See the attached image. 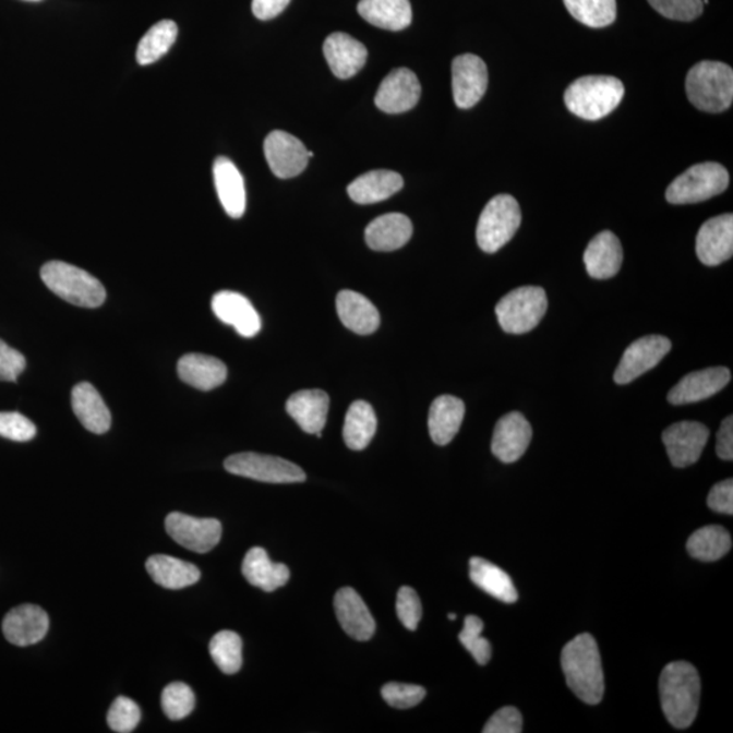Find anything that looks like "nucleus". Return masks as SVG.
<instances>
[{
    "label": "nucleus",
    "mask_w": 733,
    "mask_h": 733,
    "mask_svg": "<svg viewBox=\"0 0 733 733\" xmlns=\"http://www.w3.org/2000/svg\"><path fill=\"white\" fill-rule=\"evenodd\" d=\"M561 665L566 683L576 697L588 705L602 701L604 675L596 638L582 633L566 644L561 654Z\"/></svg>",
    "instance_id": "nucleus-1"
},
{
    "label": "nucleus",
    "mask_w": 733,
    "mask_h": 733,
    "mask_svg": "<svg viewBox=\"0 0 733 733\" xmlns=\"http://www.w3.org/2000/svg\"><path fill=\"white\" fill-rule=\"evenodd\" d=\"M660 701L665 718L677 730H686L697 718L701 680L687 662H672L660 675Z\"/></svg>",
    "instance_id": "nucleus-2"
},
{
    "label": "nucleus",
    "mask_w": 733,
    "mask_h": 733,
    "mask_svg": "<svg viewBox=\"0 0 733 733\" xmlns=\"http://www.w3.org/2000/svg\"><path fill=\"white\" fill-rule=\"evenodd\" d=\"M624 94V85L614 76H582L566 88L564 101L577 118L596 121L618 108Z\"/></svg>",
    "instance_id": "nucleus-3"
},
{
    "label": "nucleus",
    "mask_w": 733,
    "mask_h": 733,
    "mask_svg": "<svg viewBox=\"0 0 733 733\" xmlns=\"http://www.w3.org/2000/svg\"><path fill=\"white\" fill-rule=\"evenodd\" d=\"M686 93L699 110L721 113L731 108L733 99V71L721 61L705 60L688 71Z\"/></svg>",
    "instance_id": "nucleus-4"
},
{
    "label": "nucleus",
    "mask_w": 733,
    "mask_h": 733,
    "mask_svg": "<svg viewBox=\"0 0 733 733\" xmlns=\"http://www.w3.org/2000/svg\"><path fill=\"white\" fill-rule=\"evenodd\" d=\"M41 279L55 296L77 308L96 309L107 299L101 281L63 261H49L41 268Z\"/></svg>",
    "instance_id": "nucleus-5"
},
{
    "label": "nucleus",
    "mask_w": 733,
    "mask_h": 733,
    "mask_svg": "<svg viewBox=\"0 0 733 733\" xmlns=\"http://www.w3.org/2000/svg\"><path fill=\"white\" fill-rule=\"evenodd\" d=\"M548 310L546 292L541 287H520L496 305L500 326L509 335H525L536 329Z\"/></svg>",
    "instance_id": "nucleus-6"
},
{
    "label": "nucleus",
    "mask_w": 733,
    "mask_h": 733,
    "mask_svg": "<svg viewBox=\"0 0 733 733\" xmlns=\"http://www.w3.org/2000/svg\"><path fill=\"white\" fill-rule=\"evenodd\" d=\"M730 185V175L723 165L707 163L692 166L676 177L665 192L670 204H696L718 196Z\"/></svg>",
    "instance_id": "nucleus-7"
},
{
    "label": "nucleus",
    "mask_w": 733,
    "mask_h": 733,
    "mask_svg": "<svg viewBox=\"0 0 733 733\" xmlns=\"http://www.w3.org/2000/svg\"><path fill=\"white\" fill-rule=\"evenodd\" d=\"M521 224L518 202L509 194H498L485 205L477 225V242L485 253H496L513 240Z\"/></svg>",
    "instance_id": "nucleus-8"
},
{
    "label": "nucleus",
    "mask_w": 733,
    "mask_h": 733,
    "mask_svg": "<svg viewBox=\"0 0 733 733\" xmlns=\"http://www.w3.org/2000/svg\"><path fill=\"white\" fill-rule=\"evenodd\" d=\"M229 473L269 484H296L305 481L304 471L290 460L257 453H240L226 459Z\"/></svg>",
    "instance_id": "nucleus-9"
},
{
    "label": "nucleus",
    "mask_w": 733,
    "mask_h": 733,
    "mask_svg": "<svg viewBox=\"0 0 733 733\" xmlns=\"http://www.w3.org/2000/svg\"><path fill=\"white\" fill-rule=\"evenodd\" d=\"M671 341L664 336L652 335L638 338L627 347L620 365L616 366L615 383L627 385L654 369L671 351Z\"/></svg>",
    "instance_id": "nucleus-10"
},
{
    "label": "nucleus",
    "mask_w": 733,
    "mask_h": 733,
    "mask_svg": "<svg viewBox=\"0 0 733 733\" xmlns=\"http://www.w3.org/2000/svg\"><path fill=\"white\" fill-rule=\"evenodd\" d=\"M166 531L179 545L194 553H208L218 545L221 538L219 520L194 518L181 513L168 515Z\"/></svg>",
    "instance_id": "nucleus-11"
},
{
    "label": "nucleus",
    "mask_w": 733,
    "mask_h": 733,
    "mask_svg": "<svg viewBox=\"0 0 733 733\" xmlns=\"http://www.w3.org/2000/svg\"><path fill=\"white\" fill-rule=\"evenodd\" d=\"M264 153L272 173L283 180L301 175L310 159L304 144L285 131H274L266 136Z\"/></svg>",
    "instance_id": "nucleus-12"
},
{
    "label": "nucleus",
    "mask_w": 733,
    "mask_h": 733,
    "mask_svg": "<svg viewBox=\"0 0 733 733\" xmlns=\"http://www.w3.org/2000/svg\"><path fill=\"white\" fill-rule=\"evenodd\" d=\"M671 464L675 468H687L701 457L709 438V430L697 421H681L672 424L662 435Z\"/></svg>",
    "instance_id": "nucleus-13"
},
{
    "label": "nucleus",
    "mask_w": 733,
    "mask_h": 733,
    "mask_svg": "<svg viewBox=\"0 0 733 733\" xmlns=\"http://www.w3.org/2000/svg\"><path fill=\"white\" fill-rule=\"evenodd\" d=\"M488 88V69L484 60L466 53L453 61L454 101L460 109H470L481 101Z\"/></svg>",
    "instance_id": "nucleus-14"
},
{
    "label": "nucleus",
    "mask_w": 733,
    "mask_h": 733,
    "mask_svg": "<svg viewBox=\"0 0 733 733\" xmlns=\"http://www.w3.org/2000/svg\"><path fill=\"white\" fill-rule=\"evenodd\" d=\"M421 85L418 75L408 69L393 70L377 88L375 105L382 112L397 115L408 112L418 105Z\"/></svg>",
    "instance_id": "nucleus-15"
},
{
    "label": "nucleus",
    "mask_w": 733,
    "mask_h": 733,
    "mask_svg": "<svg viewBox=\"0 0 733 733\" xmlns=\"http://www.w3.org/2000/svg\"><path fill=\"white\" fill-rule=\"evenodd\" d=\"M532 428L519 412L503 416L494 428L492 453L504 464H514L524 457L530 446Z\"/></svg>",
    "instance_id": "nucleus-16"
},
{
    "label": "nucleus",
    "mask_w": 733,
    "mask_h": 733,
    "mask_svg": "<svg viewBox=\"0 0 733 733\" xmlns=\"http://www.w3.org/2000/svg\"><path fill=\"white\" fill-rule=\"evenodd\" d=\"M696 250L704 265L718 266L733 254V215L723 214L705 221L698 231Z\"/></svg>",
    "instance_id": "nucleus-17"
},
{
    "label": "nucleus",
    "mask_w": 733,
    "mask_h": 733,
    "mask_svg": "<svg viewBox=\"0 0 733 733\" xmlns=\"http://www.w3.org/2000/svg\"><path fill=\"white\" fill-rule=\"evenodd\" d=\"M731 381V371L726 366L692 372L683 376L669 393L672 405H687L704 401L723 390Z\"/></svg>",
    "instance_id": "nucleus-18"
},
{
    "label": "nucleus",
    "mask_w": 733,
    "mask_h": 733,
    "mask_svg": "<svg viewBox=\"0 0 733 733\" xmlns=\"http://www.w3.org/2000/svg\"><path fill=\"white\" fill-rule=\"evenodd\" d=\"M2 629L4 637L14 646H33L47 636L49 616L35 604H22L4 616Z\"/></svg>",
    "instance_id": "nucleus-19"
},
{
    "label": "nucleus",
    "mask_w": 733,
    "mask_h": 733,
    "mask_svg": "<svg viewBox=\"0 0 733 733\" xmlns=\"http://www.w3.org/2000/svg\"><path fill=\"white\" fill-rule=\"evenodd\" d=\"M335 609L338 622L348 636L358 641H366L374 636L376 629L374 616L353 588L344 587L337 591Z\"/></svg>",
    "instance_id": "nucleus-20"
},
{
    "label": "nucleus",
    "mask_w": 733,
    "mask_h": 733,
    "mask_svg": "<svg viewBox=\"0 0 733 733\" xmlns=\"http://www.w3.org/2000/svg\"><path fill=\"white\" fill-rule=\"evenodd\" d=\"M324 55L333 74L349 80L363 69L369 51L362 43L346 33H333L324 44Z\"/></svg>",
    "instance_id": "nucleus-21"
},
{
    "label": "nucleus",
    "mask_w": 733,
    "mask_h": 733,
    "mask_svg": "<svg viewBox=\"0 0 733 733\" xmlns=\"http://www.w3.org/2000/svg\"><path fill=\"white\" fill-rule=\"evenodd\" d=\"M213 310L226 325L242 337H254L261 331V319L247 297L235 291H220L213 298Z\"/></svg>",
    "instance_id": "nucleus-22"
},
{
    "label": "nucleus",
    "mask_w": 733,
    "mask_h": 733,
    "mask_svg": "<svg viewBox=\"0 0 733 733\" xmlns=\"http://www.w3.org/2000/svg\"><path fill=\"white\" fill-rule=\"evenodd\" d=\"M412 221L404 214H386L372 220L365 229V242L376 252H394L412 238Z\"/></svg>",
    "instance_id": "nucleus-23"
},
{
    "label": "nucleus",
    "mask_w": 733,
    "mask_h": 733,
    "mask_svg": "<svg viewBox=\"0 0 733 733\" xmlns=\"http://www.w3.org/2000/svg\"><path fill=\"white\" fill-rule=\"evenodd\" d=\"M624 260L618 238L611 231L599 232L588 243L585 264L592 279L606 280L618 274Z\"/></svg>",
    "instance_id": "nucleus-24"
},
{
    "label": "nucleus",
    "mask_w": 733,
    "mask_h": 733,
    "mask_svg": "<svg viewBox=\"0 0 733 733\" xmlns=\"http://www.w3.org/2000/svg\"><path fill=\"white\" fill-rule=\"evenodd\" d=\"M71 405L77 420L87 431L103 435L112 425L107 404L91 383L83 382L72 388Z\"/></svg>",
    "instance_id": "nucleus-25"
},
{
    "label": "nucleus",
    "mask_w": 733,
    "mask_h": 733,
    "mask_svg": "<svg viewBox=\"0 0 733 733\" xmlns=\"http://www.w3.org/2000/svg\"><path fill=\"white\" fill-rule=\"evenodd\" d=\"M331 398L325 392L302 390L288 398L286 409L305 433L316 435L324 430L329 412Z\"/></svg>",
    "instance_id": "nucleus-26"
},
{
    "label": "nucleus",
    "mask_w": 733,
    "mask_h": 733,
    "mask_svg": "<svg viewBox=\"0 0 733 733\" xmlns=\"http://www.w3.org/2000/svg\"><path fill=\"white\" fill-rule=\"evenodd\" d=\"M177 372L182 382L203 392L213 390L227 380L226 364L203 353L183 355L177 364Z\"/></svg>",
    "instance_id": "nucleus-27"
},
{
    "label": "nucleus",
    "mask_w": 733,
    "mask_h": 733,
    "mask_svg": "<svg viewBox=\"0 0 733 733\" xmlns=\"http://www.w3.org/2000/svg\"><path fill=\"white\" fill-rule=\"evenodd\" d=\"M214 180L227 215L240 219L247 209V191L241 171L229 158L219 157L214 164Z\"/></svg>",
    "instance_id": "nucleus-28"
},
{
    "label": "nucleus",
    "mask_w": 733,
    "mask_h": 733,
    "mask_svg": "<svg viewBox=\"0 0 733 733\" xmlns=\"http://www.w3.org/2000/svg\"><path fill=\"white\" fill-rule=\"evenodd\" d=\"M336 305L343 325L357 335H371L381 325L380 311L362 293L344 290L338 293Z\"/></svg>",
    "instance_id": "nucleus-29"
},
{
    "label": "nucleus",
    "mask_w": 733,
    "mask_h": 733,
    "mask_svg": "<svg viewBox=\"0 0 733 733\" xmlns=\"http://www.w3.org/2000/svg\"><path fill=\"white\" fill-rule=\"evenodd\" d=\"M242 574L250 585L266 592L275 591L290 580V569L285 564L272 563L263 548L250 549L244 555Z\"/></svg>",
    "instance_id": "nucleus-30"
},
{
    "label": "nucleus",
    "mask_w": 733,
    "mask_h": 733,
    "mask_svg": "<svg viewBox=\"0 0 733 733\" xmlns=\"http://www.w3.org/2000/svg\"><path fill=\"white\" fill-rule=\"evenodd\" d=\"M465 410L462 399L453 396H441L432 402L428 428L437 446H446L457 436L465 419Z\"/></svg>",
    "instance_id": "nucleus-31"
},
{
    "label": "nucleus",
    "mask_w": 733,
    "mask_h": 733,
    "mask_svg": "<svg viewBox=\"0 0 733 733\" xmlns=\"http://www.w3.org/2000/svg\"><path fill=\"white\" fill-rule=\"evenodd\" d=\"M404 179L392 170H372L349 183V197L358 204H375L401 191Z\"/></svg>",
    "instance_id": "nucleus-32"
},
{
    "label": "nucleus",
    "mask_w": 733,
    "mask_h": 733,
    "mask_svg": "<svg viewBox=\"0 0 733 733\" xmlns=\"http://www.w3.org/2000/svg\"><path fill=\"white\" fill-rule=\"evenodd\" d=\"M359 14L381 29L399 32L412 24L410 0H360Z\"/></svg>",
    "instance_id": "nucleus-33"
},
{
    "label": "nucleus",
    "mask_w": 733,
    "mask_h": 733,
    "mask_svg": "<svg viewBox=\"0 0 733 733\" xmlns=\"http://www.w3.org/2000/svg\"><path fill=\"white\" fill-rule=\"evenodd\" d=\"M146 569L157 585L168 590L196 585L202 577L196 565L166 554L152 555L147 560Z\"/></svg>",
    "instance_id": "nucleus-34"
},
{
    "label": "nucleus",
    "mask_w": 733,
    "mask_h": 733,
    "mask_svg": "<svg viewBox=\"0 0 733 733\" xmlns=\"http://www.w3.org/2000/svg\"><path fill=\"white\" fill-rule=\"evenodd\" d=\"M469 568L471 581L481 588V590L489 593V596L504 603H515L518 601V591H516L507 572L480 557L471 558Z\"/></svg>",
    "instance_id": "nucleus-35"
},
{
    "label": "nucleus",
    "mask_w": 733,
    "mask_h": 733,
    "mask_svg": "<svg viewBox=\"0 0 733 733\" xmlns=\"http://www.w3.org/2000/svg\"><path fill=\"white\" fill-rule=\"evenodd\" d=\"M377 420L374 408L369 402L357 401L351 405L344 423V442L355 452H362L374 437Z\"/></svg>",
    "instance_id": "nucleus-36"
},
{
    "label": "nucleus",
    "mask_w": 733,
    "mask_h": 733,
    "mask_svg": "<svg viewBox=\"0 0 733 733\" xmlns=\"http://www.w3.org/2000/svg\"><path fill=\"white\" fill-rule=\"evenodd\" d=\"M732 548L730 532L721 526H707L693 532L687 541V552L699 561H718Z\"/></svg>",
    "instance_id": "nucleus-37"
},
{
    "label": "nucleus",
    "mask_w": 733,
    "mask_h": 733,
    "mask_svg": "<svg viewBox=\"0 0 733 733\" xmlns=\"http://www.w3.org/2000/svg\"><path fill=\"white\" fill-rule=\"evenodd\" d=\"M179 35L176 22L164 20L155 24L139 43L136 60L141 65L155 63L170 51Z\"/></svg>",
    "instance_id": "nucleus-38"
},
{
    "label": "nucleus",
    "mask_w": 733,
    "mask_h": 733,
    "mask_svg": "<svg viewBox=\"0 0 733 733\" xmlns=\"http://www.w3.org/2000/svg\"><path fill=\"white\" fill-rule=\"evenodd\" d=\"M565 8L580 24L606 27L616 19V0H564Z\"/></svg>",
    "instance_id": "nucleus-39"
},
{
    "label": "nucleus",
    "mask_w": 733,
    "mask_h": 733,
    "mask_svg": "<svg viewBox=\"0 0 733 733\" xmlns=\"http://www.w3.org/2000/svg\"><path fill=\"white\" fill-rule=\"evenodd\" d=\"M211 658L221 672L237 674L242 668V640L231 630H221L209 642Z\"/></svg>",
    "instance_id": "nucleus-40"
},
{
    "label": "nucleus",
    "mask_w": 733,
    "mask_h": 733,
    "mask_svg": "<svg viewBox=\"0 0 733 733\" xmlns=\"http://www.w3.org/2000/svg\"><path fill=\"white\" fill-rule=\"evenodd\" d=\"M194 693L185 683L175 682L165 687L163 693V709L170 720H182L193 712Z\"/></svg>",
    "instance_id": "nucleus-41"
},
{
    "label": "nucleus",
    "mask_w": 733,
    "mask_h": 733,
    "mask_svg": "<svg viewBox=\"0 0 733 733\" xmlns=\"http://www.w3.org/2000/svg\"><path fill=\"white\" fill-rule=\"evenodd\" d=\"M484 622L476 615L466 616L464 630L459 633V641L468 649L476 662L485 665L492 657L491 642L482 637Z\"/></svg>",
    "instance_id": "nucleus-42"
},
{
    "label": "nucleus",
    "mask_w": 733,
    "mask_h": 733,
    "mask_svg": "<svg viewBox=\"0 0 733 733\" xmlns=\"http://www.w3.org/2000/svg\"><path fill=\"white\" fill-rule=\"evenodd\" d=\"M142 713L136 702L127 697H119L108 712L109 729L118 733L135 731Z\"/></svg>",
    "instance_id": "nucleus-43"
},
{
    "label": "nucleus",
    "mask_w": 733,
    "mask_h": 733,
    "mask_svg": "<svg viewBox=\"0 0 733 733\" xmlns=\"http://www.w3.org/2000/svg\"><path fill=\"white\" fill-rule=\"evenodd\" d=\"M659 14L674 21H694L702 14V0H648Z\"/></svg>",
    "instance_id": "nucleus-44"
},
{
    "label": "nucleus",
    "mask_w": 733,
    "mask_h": 733,
    "mask_svg": "<svg viewBox=\"0 0 733 733\" xmlns=\"http://www.w3.org/2000/svg\"><path fill=\"white\" fill-rule=\"evenodd\" d=\"M382 697L393 708L409 709L425 698V688L407 683H387L382 687Z\"/></svg>",
    "instance_id": "nucleus-45"
},
{
    "label": "nucleus",
    "mask_w": 733,
    "mask_h": 733,
    "mask_svg": "<svg viewBox=\"0 0 733 733\" xmlns=\"http://www.w3.org/2000/svg\"><path fill=\"white\" fill-rule=\"evenodd\" d=\"M37 428L25 416L16 412H0V436L14 442H29Z\"/></svg>",
    "instance_id": "nucleus-46"
},
{
    "label": "nucleus",
    "mask_w": 733,
    "mask_h": 733,
    "mask_svg": "<svg viewBox=\"0 0 733 733\" xmlns=\"http://www.w3.org/2000/svg\"><path fill=\"white\" fill-rule=\"evenodd\" d=\"M397 615L402 625L409 630L418 629L423 616V606H421L418 592L410 587H402L397 596Z\"/></svg>",
    "instance_id": "nucleus-47"
},
{
    "label": "nucleus",
    "mask_w": 733,
    "mask_h": 733,
    "mask_svg": "<svg viewBox=\"0 0 733 733\" xmlns=\"http://www.w3.org/2000/svg\"><path fill=\"white\" fill-rule=\"evenodd\" d=\"M521 731H524V719L519 710L514 707L497 710L482 730L484 733H520Z\"/></svg>",
    "instance_id": "nucleus-48"
},
{
    "label": "nucleus",
    "mask_w": 733,
    "mask_h": 733,
    "mask_svg": "<svg viewBox=\"0 0 733 733\" xmlns=\"http://www.w3.org/2000/svg\"><path fill=\"white\" fill-rule=\"evenodd\" d=\"M25 369L24 355L0 340V382H15Z\"/></svg>",
    "instance_id": "nucleus-49"
},
{
    "label": "nucleus",
    "mask_w": 733,
    "mask_h": 733,
    "mask_svg": "<svg viewBox=\"0 0 733 733\" xmlns=\"http://www.w3.org/2000/svg\"><path fill=\"white\" fill-rule=\"evenodd\" d=\"M709 508L714 513L733 515V481L725 480L712 488L708 496Z\"/></svg>",
    "instance_id": "nucleus-50"
},
{
    "label": "nucleus",
    "mask_w": 733,
    "mask_h": 733,
    "mask_svg": "<svg viewBox=\"0 0 733 733\" xmlns=\"http://www.w3.org/2000/svg\"><path fill=\"white\" fill-rule=\"evenodd\" d=\"M291 0H253V14L261 21L274 20L286 10Z\"/></svg>",
    "instance_id": "nucleus-51"
},
{
    "label": "nucleus",
    "mask_w": 733,
    "mask_h": 733,
    "mask_svg": "<svg viewBox=\"0 0 733 733\" xmlns=\"http://www.w3.org/2000/svg\"><path fill=\"white\" fill-rule=\"evenodd\" d=\"M716 453L723 460L733 459V419L732 416L723 421L718 433Z\"/></svg>",
    "instance_id": "nucleus-52"
},
{
    "label": "nucleus",
    "mask_w": 733,
    "mask_h": 733,
    "mask_svg": "<svg viewBox=\"0 0 733 733\" xmlns=\"http://www.w3.org/2000/svg\"><path fill=\"white\" fill-rule=\"evenodd\" d=\"M448 618L452 620V621H454L455 618H457V615H455V614H449V615H448Z\"/></svg>",
    "instance_id": "nucleus-53"
},
{
    "label": "nucleus",
    "mask_w": 733,
    "mask_h": 733,
    "mask_svg": "<svg viewBox=\"0 0 733 733\" xmlns=\"http://www.w3.org/2000/svg\"><path fill=\"white\" fill-rule=\"evenodd\" d=\"M313 157H314V153H313V152H309V158H313Z\"/></svg>",
    "instance_id": "nucleus-54"
},
{
    "label": "nucleus",
    "mask_w": 733,
    "mask_h": 733,
    "mask_svg": "<svg viewBox=\"0 0 733 733\" xmlns=\"http://www.w3.org/2000/svg\"><path fill=\"white\" fill-rule=\"evenodd\" d=\"M29 2H38V0H29Z\"/></svg>",
    "instance_id": "nucleus-55"
}]
</instances>
